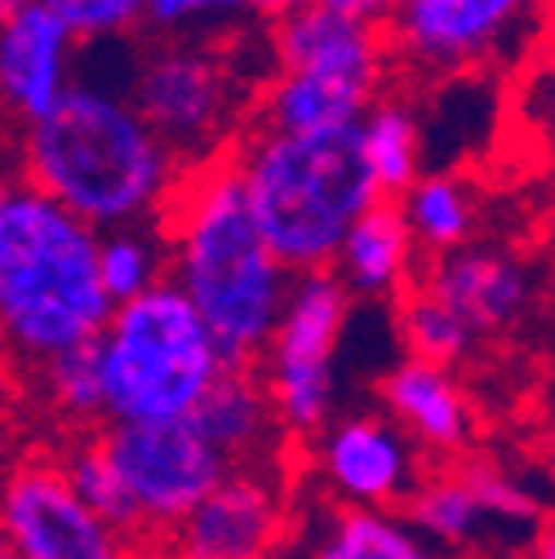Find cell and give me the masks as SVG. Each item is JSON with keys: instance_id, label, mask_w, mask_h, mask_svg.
<instances>
[{"instance_id": "2", "label": "cell", "mask_w": 555, "mask_h": 559, "mask_svg": "<svg viewBox=\"0 0 555 559\" xmlns=\"http://www.w3.org/2000/svg\"><path fill=\"white\" fill-rule=\"evenodd\" d=\"M19 182L94 231H120L161 223L182 165L120 90L81 81L19 133Z\"/></svg>"}, {"instance_id": "29", "label": "cell", "mask_w": 555, "mask_h": 559, "mask_svg": "<svg viewBox=\"0 0 555 559\" xmlns=\"http://www.w3.org/2000/svg\"><path fill=\"white\" fill-rule=\"evenodd\" d=\"M32 5L54 14L81 45L120 40L143 27V0H32Z\"/></svg>"}, {"instance_id": "36", "label": "cell", "mask_w": 555, "mask_h": 559, "mask_svg": "<svg viewBox=\"0 0 555 559\" xmlns=\"http://www.w3.org/2000/svg\"><path fill=\"white\" fill-rule=\"evenodd\" d=\"M546 382H551V395H555V352H551V360H546Z\"/></svg>"}, {"instance_id": "7", "label": "cell", "mask_w": 555, "mask_h": 559, "mask_svg": "<svg viewBox=\"0 0 555 559\" xmlns=\"http://www.w3.org/2000/svg\"><path fill=\"white\" fill-rule=\"evenodd\" d=\"M551 0H400L387 32L391 72L409 81L471 76L533 53Z\"/></svg>"}, {"instance_id": "4", "label": "cell", "mask_w": 555, "mask_h": 559, "mask_svg": "<svg viewBox=\"0 0 555 559\" xmlns=\"http://www.w3.org/2000/svg\"><path fill=\"white\" fill-rule=\"evenodd\" d=\"M98 280V231L32 187L0 209V346L45 369L94 342L111 320Z\"/></svg>"}, {"instance_id": "27", "label": "cell", "mask_w": 555, "mask_h": 559, "mask_svg": "<svg viewBox=\"0 0 555 559\" xmlns=\"http://www.w3.org/2000/svg\"><path fill=\"white\" fill-rule=\"evenodd\" d=\"M511 116L520 133L546 156V165H555V36L538 40L533 53L520 62Z\"/></svg>"}, {"instance_id": "17", "label": "cell", "mask_w": 555, "mask_h": 559, "mask_svg": "<svg viewBox=\"0 0 555 559\" xmlns=\"http://www.w3.org/2000/svg\"><path fill=\"white\" fill-rule=\"evenodd\" d=\"M418 245H413L400 204L395 200H378L365 218H356V227L342 236L338 258H333V275L346 285V294L361 298H400L413 275H418Z\"/></svg>"}, {"instance_id": "14", "label": "cell", "mask_w": 555, "mask_h": 559, "mask_svg": "<svg viewBox=\"0 0 555 559\" xmlns=\"http://www.w3.org/2000/svg\"><path fill=\"white\" fill-rule=\"evenodd\" d=\"M267 49H271V72L338 76V81L374 85V90H391V76H395L387 32L333 14L320 0L267 23Z\"/></svg>"}, {"instance_id": "30", "label": "cell", "mask_w": 555, "mask_h": 559, "mask_svg": "<svg viewBox=\"0 0 555 559\" xmlns=\"http://www.w3.org/2000/svg\"><path fill=\"white\" fill-rule=\"evenodd\" d=\"M320 5H329L333 14L356 19V23H369V27H387L400 0H320Z\"/></svg>"}, {"instance_id": "28", "label": "cell", "mask_w": 555, "mask_h": 559, "mask_svg": "<svg viewBox=\"0 0 555 559\" xmlns=\"http://www.w3.org/2000/svg\"><path fill=\"white\" fill-rule=\"evenodd\" d=\"M49 404L67 417V423H103V365H98V337L49 360L40 369Z\"/></svg>"}, {"instance_id": "8", "label": "cell", "mask_w": 555, "mask_h": 559, "mask_svg": "<svg viewBox=\"0 0 555 559\" xmlns=\"http://www.w3.org/2000/svg\"><path fill=\"white\" fill-rule=\"evenodd\" d=\"M346 320H352V294L333 271L294 275L262 365L253 369L285 436L307 440L329 423L338 391L333 360Z\"/></svg>"}, {"instance_id": "24", "label": "cell", "mask_w": 555, "mask_h": 559, "mask_svg": "<svg viewBox=\"0 0 555 559\" xmlns=\"http://www.w3.org/2000/svg\"><path fill=\"white\" fill-rule=\"evenodd\" d=\"M395 320H400V337L409 346V360H427V365H440V369H458L480 337L445 307L436 302L427 289L409 285L395 302Z\"/></svg>"}, {"instance_id": "18", "label": "cell", "mask_w": 555, "mask_h": 559, "mask_svg": "<svg viewBox=\"0 0 555 559\" xmlns=\"http://www.w3.org/2000/svg\"><path fill=\"white\" fill-rule=\"evenodd\" d=\"M404 520L423 533V542L440 555V550H484V546H503L511 550L516 542L503 533V524L484 511V502L475 498L471 479L462 475V466H440L427 471L418 479V488L404 502Z\"/></svg>"}, {"instance_id": "25", "label": "cell", "mask_w": 555, "mask_h": 559, "mask_svg": "<svg viewBox=\"0 0 555 559\" xmlns=\"http://www.w3.org/2000/svg\"><path fill=\"white\" fill-rule=\"evenodd\" d=\"M58 466H62L67 484H72V493H76L111 533H120L125 542H143V528H138V511H133V502H129L125 484H120V475H116V466H111V457H107V449H103L98 436L72 444V453H67Z\"/></svg>"}, {"instance_id": "37", "label": "cell", "mask_w": 555, "mask_h": 559, "mask_svg": "<svg viewBox=\"0 0 555 559\" xmlns=\"http://www.w3.org/2000/svg\"><path fill=\"white\" fill-rule=\"evenodd\" d=\"M0 559H10V550H5V542H0Z\"/></svg>"}, {"instance_id": "31", "label": "cell", "mask_w": 555, "mask_h": 559, "mask_svg": "<svg viewBox=\"0 0 555 559\" xmlns=\"http://www.w3.org/2000/svg\"><path fill=\"white\" fill-rule=\"evenodd\" d=\"M303 5H316V0H249L253 19H262V23H275V19H285V14L303 10Z\"/></svg>"}, {"instance_id": "5", "label": "cell", "mask_w": 555, "mask_h": 559, "mask_svg": "<svg viewBox=\"0 0 555 559\" xmlns=\"http://www.w3.org/2000/svg\"><path fill=\"white\" fill-rule=\"evenodd\" d=\"M98 365L107 427L182 423L227 373L210 329L169 280L111 311L98 333Z\"/></svg>"}, {"instance_id": "1", "label": "cell", "mask_w": 555, "mask_h": 559, "mask_svg": "<svg viewBox=\"0 0 555 559\" xmlns=\"http://www.w3.org/2000/svg\"><path fill=\"white\" fill-rule=\"evenodd\" d=\"M169 285L210 329L227 369H258L294 275L258 236L232 156L182 174L161 214Z\"/></svg>"}, {"instance_id": "15", "label": "cell", "mask_w": 555, "mask_h": 559, "mask_svg": "<svg viewBox=\"0 0 555 559\" xmlns=\"http://www.w3.org/2000/svg\"><path fill=\"white\" fill-rule=\"evenodd\" d=\"M81 40L40 5H23L0 23V116L19 133L45 120L72 90Z\"/></svg>"}, {"instance_id": "22", "label": "cell", "mask_w": 555, "mask_h": 559, "mask_svg": "<svg viewBox=\"0 0 555 559\" xmlns=\"http://www.w3.org/2000/svg\"><path fill=\"white\" fill-rule=\"evenodd\" d=\"M400 218L418 245V253H449L471 245L475 231V195L453 174H423L400 200Z\"/></svg>"}, {"instance_id": "26", "label": "cell", "mask_w": 555, "mask_h": 559, "mask_svg": "<svg viewBox=\"0 0 555 559\" xmlns=\"http://www.w3.org/2000/svg\"><path fill=\"white\" fill-rule=\"evenodd\" d=\"M249 0H143V27L161 40H223L253 27Z\"/></svg>"}, {"instance_id": "16", "label": "cell", "mask_w": 555, "mask_h": 559, "mask_svg": "<svg viewBox=\"0 0 555 559\" xmlns=\"http://www.w3.org/2000/svg\"><path fill=\"white\" fill-rule=\"evenodd\" d=\"M378 400L423 457H467L475 440V408L453 369L404 356L378 382Z\"/></svg>"}, {"instance_id": "11", "label": "cell", "mask_w": 555, "mask_h": 559, "mask_svg": "<svg viewBox=\"0 0 555 559\" xmlns=\"http://www.w3.org/2000/svg\"><path fill=\"white\" fill-rule=\"evenodd\" d=\"M311 462L324 488L342 507L395 511L418 488L423 453L387 413H352L333 417L311 436Z\"/></svg>"}, {"instance_id": "33", "label": "cell", "mask_w": 555, "mask_h": 559, "mask_svg": "<svg viewBox=\"0 0 555 559\" xmlns=\"http://www.w3.org/2000/svg\"><path fill=\"white\" fill-rule=\"evenodd\" d=\"M542 457H546V471L555 475V413H551V423L542 427Z\"/></svg>"}, {"instance_id": "6", "label": "cell", "mask_w": 555, "mask_h": 559, "mask_svg": "<svg viewBox=\"0 0 555 559\" xmlns=\"http://www.w3.org/2000/svg\"><path fill=\"white\" fill-rule=\"evenodd\" d=\"M267 76L262 67H240V40L227 36L156 40L133 58L125 98L191 174L232 152Z\"/></svg>"}, {"instance_id": "32", "label": "cell", "mask_w": 555, "mask_h": 559, "mask_svg": "<svg viewBox=\"0 0 555 559\" xmlns=\"http://www.w3.org/2000/svg\"><path fill=\"white\" fill-rule=\"evenodd\" d=\"M533 559H555V524H546L533 542Z\"/></svg>"}, {"instance_id": "9", "label": "cell", "mask_w": 555, "mask_h": 559, "mask_svg": "<svg viewBox=\"0 0 555 559\" xmlns=\"http://www.w3.org/2000/svg\"><path fill=\"white\" fill-rule=\"evenodd\" d=\"M125 493L138 511V528L147 537H165L182 524L214 488L236 471L191 417L182 423H133L98 431Z\"/></svg>"}, {"instance_id": "3", "label": "cell", "mask_w": 555, "mask_h": 559, "mask_svg": "<svg viewBox=\"0 0 555 559\" xmlns=\"http://www.w3.org/2000/svg\"><path fill=\"white\" fill-rule=\"evenodd\" d=\"M227 156L258 236L290 275L333 271L342 236L382 200L356 124L316 133L245 129Z\"/></svg>"}, {"instance_id": "12", "label": "cell", "mask_w": 555, "mask_h": 559, "mask_svg": "<svg viewBox=\"0 0 555 559\" xmlns=\"http://www.w3.org/2000/svg\"><path fill=\"white\" fill-rule=\"evenodd\" d=\"M290 537L285 488L262 466L232 471L182 524L156 537L161 559H275Z\"/></svg>"}, {"instance_id": "23", "label": "cell", "mask_w": 555, "mask_h": 559, "mask_svg": "<svg viewBox=\"0 0 555 559\" xmlns=\"http://www.w3.org/2000/svg\"><path fill=\"white\" fill-rule=\"evenodd\" d=\"M98 280L111 307L143 298L161 280H169V249H165L161 223L98 231Z\"/></svg>"}, {"instance_id": "34", "label": "cell", "mask_w": 555, "mask_h": 559, "mask_svg": "<svg viewBox=\"0 0 555 559\" xmlns=\"http://www.w3.org/2000/svg\"><path fill=\"white\" fill-rule=\"evenodd\" d=\"M14 187H19V174H14L5 160H0V209H5V200L14 195Z\"/></svg>"}, {"instance_id": "21", "label": "cell", "mask_w": 555, "mask_h": 559, "mask_svg": "<svg viewBox=\"0 0 555 559\" xmlns=\"http://www.w3.org/2000/svg\"><path fill=\"white\" fill-rule=\"evenodd\" d=\"M361 152L378 182L382 200H400L423 178V124L413 103L391 85L365 116H361Z\"/></svg>"}, {"instance_id": "13", "label": "cell", "mask_w": 555, "mask_h": 559, "mask_svg": "<svg viewBox=\"0 0 555 559\" xmlns=\"http://www.w3.org/2000/svg\"><path fill=\"white\" fill-rule=\"evenodd\" d=\"M413 285L445 302L475 337L511 333L533 307V275L520 258L484 245H462L418 262Z\"/></svg>"}, {"instance_id": "19", "label": "cell", "mask_w": 555, "mask_h": 559, "mask_svg": "<svg viewBox=\"0 0 555 559\" xmlns=\"http://www.w3.org/2000/svg\"><path fill=\"white\" fill-rule=\"evenodd\" d=\"M191 423L236 471L240 466H262V453H271L275 440L285 436L281 427H275L271 400H267L253 369H227L219 378V386L196 404Z\"/></svg>"}, {"instance_id": "10", "label": "cell", "mask_w": 555, "mask_h": 559, "mask_svg": "<svg viewBox=\"0 0 555 559\" xmlns=\"http://www.w3.org/2000/svg\"><path fill=\"white\" fill-rule=\"evenodd\" d=\"M0 542L10 559H129V542L72 493L54 457L23 462L5 479Z\"/></svg>"}, {"instance_id": "20", "label": "cell", "mask_w": 555, "mask_h": 559, "mask_svg": "<svg viewBox=\"0 0 555 559\" xmlns=\"http://www.w3.org/2000/svg\"><path fill=\"white\" fill-rule=\"evenodd\" d=\"M298 559H440L395 511L333 507L298 537Z\"/></svg>"}, {"instance_id": "35", "label": "cell", "mask_w": 555, "mask_h": 559, "mask_svg": "<svg viewBox=\"0 0 555 559\" xmlns=\"http://www.w3.org/2000/svg\"><path fill=\"white\" fill-rule=\"evenodd\" d=\"M23 5H32V0H0V23H5V19H14Z\"/></svg>"}]
</instances>
